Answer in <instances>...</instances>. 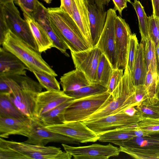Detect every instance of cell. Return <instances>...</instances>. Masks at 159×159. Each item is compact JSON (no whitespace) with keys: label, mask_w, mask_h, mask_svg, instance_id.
<instances>
[{"label":"cell","mask_w":159,"mask_h":159,"mask_svg":"<svg viewBox=\"0 0 159 159\" xmlns=\"http://www.w3.org/2000/svg\"><path fill=\"white\" fill-rule=\"evenodd\" d=\"M34 126V120L28 117L23 118L0 117V137L5 139L11 135H17L28 137Z\"/></svg>","instance_id":"cell-15"},{"label":"cell","mask_w":159,"mask_h":159,"mask_svg":"<svg viewBox=\"0 0 159 159\" xmlns=\"http://www.w3.org/2000/svg\"><path fill=\"white\" fill-rule=\"evenodd\" d=\"M60 7L72 17L73 12L72 0H61Z\"/></svg>","instance_id":"cell-44"},{"label":"cell","mask_w":159,"mask_h":159,"mask_svg":"<svg viewBox=\"0 0 159 159\" xmlns=\"http://www.w3.org/2000/svg\"><path fill=\"white\" fill-rule=\"evenodd\" d=\"M138 44V41L136 34H132L129 39L126 66L131 73L133 71L134 61Z\"/></svg>","instance_id":"cell-36"},{"label":"cell","mask_w":159,"mask_h":159,"mask_svg":"<svg viewBox=\"0 0 159 159\" xmlns=\"http://www.w3.org/2000/svg\"><path fill=\"white\" fill-rule=\"evenodd\" d=\"M117 16L116 11L114 8H110L107 11L104 28L96 46L106 56L113 69L118 68L119 59L115 31Z\"/></svg>","instance_id":"cell-8"},{"label":"cell","mask_w":159,"mask_h":159,"mask_svg":"<svg viewBox=\"0 0 159 159\" xmlns=\"http://www.w3.org/2000/svg\"><path fill=\"white\" fill-rule=\"evenodd\" d=\"M75 69L83 72L91 84L95 83L97 68L102 54L96 46L84 51L70 52Z\"/></svg>","instance_id":"cell-11"},{"label":"cell","mask_w":159,"mask_h":159,"mask_svg":"<svg viewBox=\"0 0 159 159\" xmlns=\"http://www.w3.org/2000/svg\"><path fill=\"white\" fill-rule=\"evenodd\" d=\"M115 31L119 53L118 68L124 69L127 65L129 39L132 33L125 20L117 16L115 21Z\"/></svg>","instance_id":"cell-17"},{"label":"cell","mask_w":159,"mask_h":159,"mask_svg":"<svg viewBox=\"0 0 159 159\" xmlns=\"http://www.w3.org/2000/svg\"><path fill=\"white\" fill-rule=\"evenodd\" d=\"M124 75L123 69L120 68L113 69L110 79L107 92L111 93L118 85Z\"/></svg>","instance_id":"cell-38"},{"label":"cell","mask_w":159,"mask_h":159,"mask_svg":"<svg viewBox=\"0 0 159 159\" xmlns=\"http://www.w3.org/2000/svg\"><path fill=\"white\" fill-rule=\"evenodd\" d=\"M74 99L63 90L42 91L39 94L36 99L33 119L39 118L66 101Z\"/></svg>","instance_id":"cell-16"},{"label":"cell","mask_w":159,"mask_h":159,"mask_svg":"<svg viewBox=\"0 0 159 159\" xmlns=\"http://www.w3.org/2000/svg\"><path fill=\"white\" fill-rule=\"evenodd\" d=\"M156 94L159 96V76H158L157 80Z\"/></svg>","instance_id":"cell-51"},{"label":"cell","mask_w":159,"mask_h":159,"mask_svg":"<svg viewBox=\"0 0 159 159\" xmlns=\"http://www.w3.org/2000/svg\"><path fill=\"white\" fill-rule=\"evenodd\" d=\"M155 55L157 71L159 76V44L155 46Z\"/></svg>","instance_id":"cell-48"},{"label":"cell","mask_w":159,"mask_h":159,"mask_svg":"<svg viewBox=\"0 0 159 159\" xmlns=\"http://www.w3.org/2000/svg\"><path fill=\"white\" fill-rule=\"evenodd\" d=\"M149 96L146 87L144 84L135 85V99L140 104Z\"/></svg>","instance_id":"cell-41"},{"label":"cell","mask_w":159,"mask_h":159,"mask_svg":"<svg viewBox=\"0 0 159 159\" xmlns=\"http://www.w3.org/2000/svg\"><path fill=\"white\" fill-rule=\"evenodd\" d=\"M38 0H16L15 2L20 8L23 13L30 16L35 10Z\"/></svg>","instance_id":"cell-39"},{"label":"cell","mask_w":159,"mask_h":159,"mask_svg":"<svg viewBox=\"0 0 159 159\" xmlns=\"http://www.w3.org/2000/svg\"><path fill=\"white\" fill-rule=\"evenodd\" d=\"M111 94L112 100L110 102L84 121L92 120L124 112L128 108L136 107L139 104L136 100L135 85L133 82L131 73L127 67L125 69L120 81Z\"/></svg>","instance_id":"cell-2"},{"label":"cell","mask_w":159,"mask_h":159,"mask_svg":"<svg viewBox=\"0 0 159 159\" xmlns=\"http://www.w3.org/2000/svg\"><path fill=\"white\" fill-rule=\"evenodd\" d=\"M158 77V75L153 73L150 69L147 70L144 84L148 89L149 96L156 94Z\"/></svg>","instance_id":"cell-37"},{"label":"cell","mask_w":159,"mask_h":159,"mask_svg":"<svg viewBox=\"0 0 159 159\" xmlns=\"http://www.w3.org/2000/svg\"><path fill=\"white\" fill-rule=\"evenodd\" d=\"M120 152L137 159H159V148L119 146Z\"/></svg>","instance_id":"cell-27"},{"label":"cell","mask_w":159,"mask_h":159,"mask_svg":"<svg viewBox=\"0 0 159 159\" xmlns=\"http://www.w3.org/2000/svg\"><path fill=\"white\" fill-rule=\"evenodd\" d=\"M137 14L139 20V32L141 37V42L144 43L149 36V27L150 17L148 16L143 7L138 0H134L131 3Z\"/></svg>","instance_id":"cell-30"},{"label":"cell","mask_w":159,"mask_h":159,"mask_svg":"<svg viewBox=\"0 0 159 159\" xmlns=\"http://www.w3.org/2000/svg\"><path fill=\"white\" fill-rule=\"evenodd\" d=\"M65 151L70 154L74 159H108L118 156L119 148L110 143L107 145L94 144L91 145L73 147L61 144Z\"/></svg>","instance_id":"cell-10"},{"label":"cell","mask_w":159,"mask_h":159,"mask_svg":"<svg viewBox=\"0 0 159 159\" xmlns=\"http://www.w3.org/2000/svg\"><path fill=\"white\" fill-rule=\"evenodd\" d=\"M9 29L2 11L0 10V44L2 45Z\"/></svg>","instance_id":"cell-42"},{"label":"cell","mask_w":159,"mask_h":159,"mask_svg":"<svg viewBox=\"0 0 159 159\" xmlns=\"http://www.w3.org/2000/svg\"><path fill=\"white\" fill-rule=\"evenodd\" d=\"M107 89L96 83L82 87L75 91L65 93L75 99L90 96L99 94L107 91Z\"/></svg>","instance_id":"cell-32"},{"label":"cell","mask_w":159,"mask_h":159,"mask_svg":"<svg viewBox=\"0 0 159 159\" xmlns=\"http://www.w3.org/2000/svg\"><path fill=\"white\" fill-rule=\"evenodd\" d=\"M72 17L90 48H93L91 35L88 7L85 0H72Z\"/></svg>","instance_id":"cell-19"},{"label":"cell","mask_w":159,"mask_h":159,"mask_svg":"<svg viewBox=\"0 0 159 159\" xmlns=\"http://www.w3.org/2000/svg\"><path fill=\"white\" fill-rule=\"evenodd\" d=\"M73 100L66 101L44 114L39 118L34 119L44 126L64 123L65 121V111Z\"/></svg>","instance_id":"cell-24"},{"label":"cell","mask_w":159,"mask_h":159,"mask_svg":"<svg viewBox=\"0 0 159 159\" xmlns=\"http://www.w3.org/2000/svg\"><path fill=\"white\" fill-rule=\"evenodd\" d=\"M114 5V9L117 11L119 14L122 16V12L123 10L127 7V0H112Z\"/></svg>","instance_id":"cell-45"},{"label":"cell","mask_w":159,"mask_h":159,"mask_svg":"<svg viewBox=\"0 0 159 159\" xmlns=\"http://www.w3.org/2000/svg\"><path fill=\"white\" fill-rule=\"evenodd\" d=\"M113 70L109 60L102 53L97 68L95 83L107 89Z\"/></svg>","instance_id":"cell-29"},{"label":"cell","mask_w":159,"mask_h":159,"mask_svg":"<svg viewBox=\"0 0 159 159\" xmlns=\"http://www.w3.org/2000/svg\"><path fill=\"white\" fill-rule=\"evenodd\" d=\"M60 83L65 93L91 84L85 75L77 69L63 74L60 77Z\"/></svg>","instance_id":"cell-21"},{"label":"cell","mask_w":159,"mask_h":159,"mask_svg":"<svg viewBox=\"0 0 159 159\" xmlns=\"http://www.w3.org/2000/svg\"><path fill=\"white\" fill-rule=\"evenodd\" d=\"M48 129L71 138L78 142H94L99 136L82 121H74L45 126Z\"/></svg>","instance_id":"cell-12"},{"label":"cell","mask_w":159,"mask_h":159,"mask_svg":"<svg viewBox=\"0 0 159 159\" xmlns=\"http://www.w3.org/2000/svg\"><path fill=\"white\" fill-rule=\"evenodd\" d=\"M40 85L48 91L60 90V83L55 76L37 71L33 72Z\"/></svg>","instance_id":"cell-34"},{"label":"cell","mask_w":159,"mask_h":159,"mask_svg":"<svg viewBox=\"0 0 159 159\" xmlns=\"http://www.w3.org/2000/svg\"><path fill=\"white\" fill-rule=\"evenodd\" d=\"M16 1V0H0V4H4L11 1L15 2Z\"/></svg>","instance_id":"cell-52"},{"label":"cell","mask_w":159,"mask_h":159,"mask_svg":"<svg viewBox=\"0 0 159 159\" xmlns=\"http://www.w3.org/2000/svg\"><path fill=\"white\" fill-rule=\"evenodd\" d=\"M27 67L16 56L5 49L0 48V75H26Z\"/></svg>","instance_id":"cell-18"},{"label":"cell","mask_w":159,"mask_h":159,"mask_svg":"<svg viewBox=\"0 0 159 159\" xmlns=\"http://www.w3.org/2000/svg\"><path fill=\"white\" fill-rule=\"evenodd\" d=\"M23 14L36 41L39 51L42 53L53 48L52 41L43 29L31 16L24 13Z\"/></svg>","instance_id":"cell-22"},{"label":"cell","mask_w":159,"mask_h":159,"mask_svg":"<svg viewBox=\"0 0 159 159\" xmlns=\"http://www.w3.org/2000/svg\"><path fill=\"white\" fill-rule=\"evenodd\" d=\"M136 108L143 117L159 118V96L148 97Z\"/></svg>","instance_id":"cell-28"},{"label":"cell","mask_w":159,"mask_h":159,"mask_svg":"<svg viewBox=\"0 0 159 159\" xmlns=\"http://www.w3.org/2000/svg\"><path fill=\"white\" fill-rule=\"evenodd\" d=\"M143 131L144 137L159 132V118L143 117L137 124L136 129Z\"/></svg>","instance_id":"cell-35"},{"label":"cell","mask_w":159,"mask_h":159,"mask_svg":"<svg viewBox=\"0 0 159 159\" xmlns=\"http://www.w3.org/2000/svg\"><path fill=\"white\" fill-rule=\"evenodd\" d=\"M143 118L138 112L133 116L124 112L111 115L90 121L83 122L98 135L117 128L137 127V124Z\"/></svg>","instance_id":"cell-9"},{"label":"cell","mask_w":159,"mask_h":159,"mask_svg":"<svg viewBox=\"0 0 159 159\" xmlns=\"http://www.w3.org/2000/svg\"><path fill=\"white\" fill-rule=\"evenodd\" d=\"M138 112V111L135 107H130L124 111V112L130 116H133Z\"/></svg>","instance_id":"cell-49"},{"label":"cell","mask_w":159,"mask_h":159,"mask_svg":"<svg viewBox=\"0 0 159 159\" xmlns=\"http://www.w3.org/2000/svg\"><path fill=\"white\" fill-rule=\"evenodd\" d=\"M31 16L46 33L52 42L53 47L58 49L66 56H69L66 52L68 48L51 22L48 8L38 1L37 7Z\"/></svg>","instance_id":"cell-13"},{"label":"cell","mask_w":159,"mask_h":159,"mask_svg":"<svg viewBox=\"0 0 159 159\" xmlns=\"http://www.w3.org/2000/svg\"><path fill=\"white\" fill-rule=\"evenodd\" d=\"M11 92L7 77L0 75V94H10Z\"/></svg>","instance_id":"cell-43"},{"label":"cell","mask_w":159,"mask_h":159,"mask_svg":"<svg viewBox=\"0 0 159 159\" xmlns=\"http://www.w3.org/2000/svg\"><path fill=\"white\" fill-rule=\"evenodd\" d=\"M142 43L144 46V55L147 70L150 69L153 73L157 74L155 59V44L149 36L146 41Z\"/></svg>","instance_id":"cell-33"},{"label":"cell","mask_w":159,"mask_h":159,"mask_svg":"<svg viewBox=\"0 0 159 159\" xmlns=\"http://www.w3.org/2000/svg\"><path fill=\"white\" fill-rule=\"evenodd\" d=\"M149 34L155 46H156L158 45L157 36L159 18L154 16L152 15L149 16Z\"/></svg>","instance_id":"cell-40"},{"label":"cell","mask_w":159,"mask_h":159,"mask_svg":"<svg viewBox=\"0 0 159 159\" xmlns=\"http://www.w3.org/2000/svg\"><path fill=\"white\" fill-rule=\"evenodd\" d=\"M153 9L152 15L159 18V0H151Z\"/></svg>","instance_id":"cell-46"},{"label":"cell","mask_w":159,"mask_h":159,"mask_svg":"<svg viewBox=\"0 0 159 159\" xmlns=\"http://www.w3.org/2000/svg\"><path fill=\"white\" fill-rule=\"evenodd\" d=\"M48 9L51 22L70 52H78L90 48L69 14L60 7Z\"/></svg>","instance_id":"cell-4"},{"label":"cell","mask_w":159,"mask_h":159,"mask_svg":"<svg viewBox=\"0 0 159 159\" xmlns=\"http://www.w3.org/2000/svg\"><path fill=\"white\" fill-rule=\"evenodd\" d=\"M134 133L136 135V137H143V131L140 129H136L134 131Z\"/></svg>","instance_id":"cell-50"},{"label":"cell","mask_w":159,"mask_h":159,"mask_svg":"<svg viewBox=\"0 0 159 159\" xmlns=\"http://www.w3.org/2000/svg\"><path fill=\"white\" fill-rule=\"evenodd\" d=\"M0 117L23 118L26 116L16 107L10 94H0Z\"/></svg>","instance_id":"cell-26"},{"label":"cell","mask_w":159,"mask_h":159,"mask_svg":"<svg viewBox=\"0 0 159 159\" xmlns=\"http://www.w3.org/2000/svg\"><path fill=\"white\" fill-rule=\"evenodd\" d=\"M120 146L159 148V132L144 137H134L122 143Z\"/></svg>","instance_id":"cell-31"},{"label":"cell","mask_w":159,"mask_h":159,"mask_svg":"<svg viewBox=\"0 0 159 159\" xmlns=\"http://www.w3.org/2000/svg\"><path fill=\"white\" fill-rule=\"evenodd\" d=\"M112 100L111 93H104L74 99L65 114V123L83 121L106 106Z\"/></svg>","instance_id":"cell-6"},{"label":"cell","mask_w":159,"mask_h":159,"mask_svg":"<svg viewBox=\"0 0 159 159\" xmlns=\"http://www.w3.org/2000/svg\"><path fill=\"white\" fill-rule=\"evenodd\" d=\"M95 4L99 9L104 10V6L107 5L110 0H94Z\"/></svg>","instance_id":"cell-47"},{"label":"cell","mask_w":159,"mask_h":159,"mask_svg":"<svg viewBox=\"0 0 159 159\" xmlns=\"http://www.w3.org/2000/svg\"><path fill=\"white\" fill-rule=\"evenodd\" d=\"M72 157L59 147L0 138V159H71Z\"/></svg>","instance_id":"cell-1"},{"label":"cell","mask_w":159,"mask_h":159,"mask_svg":"<svg viewBox=\"0 0 159 159\" xmlns=\"http://www.w3.org/2000/svg\"><path fill=\"white\" fill-rule=\"evenodd\" d=\"M6 76L14 103L26 116L33 119L36 99L43 87L27 75Z\"/></svg>","instance_id":"cell-3"},{"label":"cell","mask_w":159,"mask_h":159,"mask_svg":"<svg viewBox=\"0 0 159 159\" xmlns=\"http://www.w3.org/2000/svg\"><path fill=\"white\" fill-rule=\"evenodd\" d=\"M34 120V126L33 130L25 142L44 146L51 142L67 144L80 145V143L75 140L50 130L35 120Z\"/></svg>","instance_id":"cell-14"},{"label":"cell","mask_w":159,"mask_h":159,"mask_svg":"<svg viewBox=\"0 0 159 159\" xmlns=\"http://www.w3.org/2000/svg\"><path fill=\"white\" fill-rule=\"evenodd\" d=\"M128 2L131 3L132 2H131L130 0H127Z\"/></svg>","instance_id":"cell-53"},{"label":"cell","mask_w":159,"mask_h":159,"mask_svg":"<svg viewBox=\"0 0 159 159\" xmlns=\"http://www.w3.org/2000/svg\"><path fill=\"white\" fill-rule=\"evenodd\" d=\"M0 10L3 13L9 30L32 48L39 51L37 43L29 24L21 17L14 2L0 4Z\"/></svg>","instance_id":"cell-7"},{"label":"cell","mask_w":159,"mask_h":159,"mask_svg":"<svg viewBox=\"0 0 159 159\" xmlns=\"http://www.w3.org/2000/svg\"><path fill=\"white\" fill-rule=\"evenodd\" d=\"M88 10L91 35L93 47L97 45L106 21L107 11L101 10L95 4L85 0Z\"/></svg>","instance_id":"cell-20"},{"label":"cell","mask_w":159,"mask_h":159,"mask_svg":"<svg viewBox=\"0 0 159 159\" xmlns=\"http://www.w3.org/2000/svg\"><path fill=\"white\" fill-rule=\"evenodd\" d=\"M2 45L5 49L18 58L30 71H37L55 77L57 76L43 58L41 53L32 48L10 30Z\"/></svg>","instance_id":"cell-5"},{"label":"cell","mask_w":159,"mask_h":159,"mask_svg":"<svg viewBox=\"0 0 159 159\" xmlns=\"http://www.w3.org/2000/svg\"><path fill=\"white\" fill-rule=\"evenodd\" d=\"M135 127L117 128L107 131L98 135V140L102 142H109L120 146L128 140L135 137Z\"/></svg>","instance_id":"cell-23"},{"label":"cell","mask_w":159,"mask_h":159,"mask_svg":"<svg viewBox=\"0 0 159 159\" xmlns=\"http://www.w3.org/2000/svg\"><path fill=\"white\" fill-rule=\"evenodd\" d=\"M147 72L143 44L141 42L138 45L133 70L131 73L132 81L135 85L144 84Z\"/></svg>","instance_id":"cell-25"}]
</instances>
